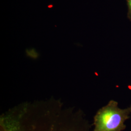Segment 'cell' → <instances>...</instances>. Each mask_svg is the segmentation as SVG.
I'll return each mask as SVG.
<instances>
[{
	"label": "cell",
	"mask_w": 131,
	"mask_h": 131,
	"mask_svg": "<svg viewBox=\"0 0 131 131\" xmlns=\"http://www.w3.org/2000/svg\"><path fill=\"white\" fill-rule=\"evenodd\" d=\"M131 105L122 109L117 101L110 100L99 109L95 115L91 131H123L126 128L124 124L130 118Z\"/></svg>",
	"instance_id": "2"
},
{
	"label": "cell",
	"mask_w": 131,
	"mask_h": 131,
	"mask_svg": "<svg viewBox=\"0 0 131 131\" xmlns=\"http://www.w3.org/2000/svg\"><path fill=\"white\" fill-rule=\"evenodd\" d=\"M26 54L29 57L34 59H37L39 56L38 52L34 48L26 49Z\"/></svg>",
	"instance_id": "3"
},
{
	"label": "cell",
	"mask_w": 131,
	"mask_h": 131,
	"mask_svg": "<svg viewBox=\"0 0 131 131\" xmlns=\"http://www.w3.org/2000/svg\"><path fill=\"white\" fill-rule=\"evenodd\" d=\"M126 2L128 8L127 17L131 21V0H126Z\"/></svg>",
	"instance_id": "4"
},
{
	"label": "cell",
	"mask_w": 131,
	"mask_h": 131,
	"mask_svg": "<svg viewBox=\"0 0 131 131\" xmlns=\"http://www.w3.org/2000/svg\"><path fill=\"white\" fill-rule=\"evenodd\" d=\"M92 126L81 108L53 97L24 102L0 116V131H91Z\"/></svg>",
	"instance_id": "1"
}]
</instances>
